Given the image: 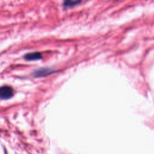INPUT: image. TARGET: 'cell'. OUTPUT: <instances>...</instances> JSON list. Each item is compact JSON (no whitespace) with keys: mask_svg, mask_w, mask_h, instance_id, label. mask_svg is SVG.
Here are the masks:
<instances>
[{"mask_svg":"<svg viewBox=\"0 0 154 154\" xmlns=\"http://www.w3.org/2000/svg\"><path fill=\"white\" fill-rule=\"evenodd\" d=\"M52 73H53L52 69L48 67H44V68H40V69H37L36 70L33 72V75L37 78L45 77L48 75H49Z\"/></svg>","mask_w":154,"mask_h":154,"instance_id":"2","label":"cell"},{"mask_svg":"<svg viewBox=\"0 0 154 154\" xmlns=\"http://www.w3.org/2000/svg\"><path fill=\"white\" fill-rule=\"evenodd\" d=\"M78 4V1L76 0H64V7H72Z\"/></svg>","mask_w":154,"mask_h":154,"instance_id":"4","label":"cell"},{"mask_svg":"<svg viewBox=\"0 0 154 154\" xmlns=\"http://www.w3.org/2000/svg\"><path fill=\"white\" fill-rule=\"evenodd\" d=\"M14 94L13 90L8 85H4L0 89V97L2 100H7L13 97Z\"/></svg>","mask_w":154,"mask_h":154,"instance_id":"1","label":"cell"},{"mask_svg":"<svg viewBox=\"0 0 154 154\" xmlns=\"http://www.w3.org/2000/svg\"><path fill=\"white\" fill-rule=\"evenodd\" d=\"M24 58L27 61H35L42 58V56L40 52H35L26 54L24 56Z\"/></svg>","mask_w":154,"mask_h":154,"instance_id":"3","label":"cell"}]
</instances>
